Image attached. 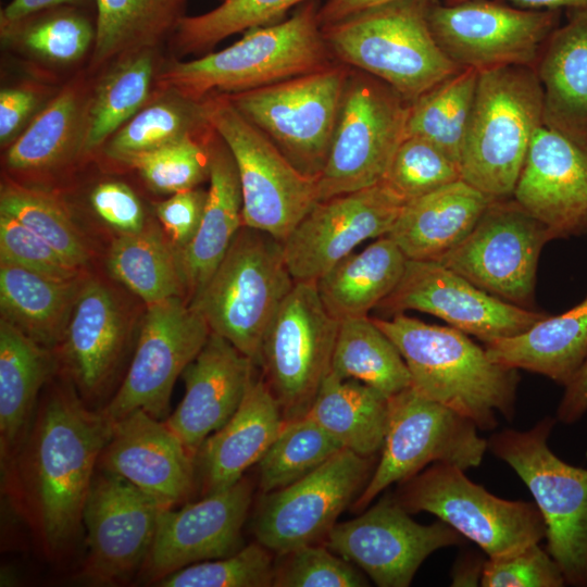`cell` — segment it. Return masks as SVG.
<instances>
[{"label": "cell", "mask_w": 587, "mask_h": 587, "mask_svg": "<svg viewBox=\"0 0 587 587\" xmlns=\"http://www.w3.org/2000/svg\"><path fill=\"white\" fill-rule=\"evenodd\" d=\"M112 430L100 410L71 388L57 387L4 465L16 504L48 554L64 551L78 535L93 472Z\"/></svg>", "instance_id": "6da1fadb"}, {"label": "cell", "mask_w": 587, "mask_h": 587, "mask_svg": "<svg viewBox=\"0 0 587 587\" xmlns=\"http://www.w3.org/2000/svg\"><path fill=\"white\" fill-rule=\"evenodd\" d=\"M373 321L398 348L419 394L466 416L478 429H494L496 413L513 420L517 370L492 361L467 334L403 313Z\"/></svg>", "instance_id": "7a4b0ae2"}, {"label": "cell", "mask_w": 587, "mask_h": 587, "mask_svg": "<svg viewBox=\"0 0 587 587\" xmlns=\"http://www.w3.org/2000/svg\"><path fill=\"white\" fill-rule=\"evenodd\" d=\"M313 2L289 18L251 28L232 46L202 58L167 65L159 85L189 102L264 87L329 65L327 43Z\"/></svg>", "instance_id": "3957f363"}, {"label": "cell", "mask_w": 587, "mask_h": 587, "mask_svg": "<svg viewBox=\"0 0 587 587\" xmlns=\"http://www.w3.org/2000/svg\"><path fill=\"white\" fill-rule=\"evenodd\" d=\"M542 110V86L534 68L479 71L461 151V179L492 200L513 197L532 139L544 125Z\"/></svg>", "instance_id": "277c9868"}, {"label": "cell", "mask_w": 587, "mask_h": 587, "mask_svg": "<svg viewBox=\"0 0 587 587\" xmlns=\"http://www.w3.org/2000/svg\"><path fill=\"white\" fill-rule=\"evenodd\" d=\"M435 1L378 5L323 26V35L344 62L383 80L411 103L461 70L432 33L428 10Z\"/></svg>", "instance_id": "5b68a950"}, {"label": "cell", "mask_w": 587, "mask_h": 587, "mask_svg": "<svg viewBox=\"0 0 587 587\" xmlns=\"http://www.w3.org/2000/svg\"><path fill=\"white\" fill-rule=\"evenodd\" d=\"M283 242L242 226L189 304L214 333L259 365L265 333L295 286Z\"/></svg>", "instance_id": "8992f818"}, {"label": "cell", "mask_w": 587, "mask_h": 587, "mask_svg": "<svg viewBox=\"0 0 587 587\" xmlns=\"http://www.w3.org/2000/svg\"><path fill=\"white\" fill-rule=\"evenodd\" d=\"M199 111L236 164L243 225L283 242L319 201L317 177L297 168L225 95L201 102Z\"/></svg>", "instance_id": "52a82bcc"}, {"label": "cell", "mask_w": 587, "mask_h": 587, "mask_svg": "<svg viewBox=\"0 0 587 587\" xmlns=\"http://www.w3.org/2000/svg\"><path fill=\"white\" fill-rule=\"evenodd\" d=\"M555 421L546 416L528 430L496 433L488 449L507 462L532 492L545 521L547 550L565 582L587 586V469L564 462L549 448Z\"/></svg>", "instance_id": "ba28073f"}, {"label": "cell", "mask_w": 587, "mask_h": 587, "mask_svg": "<svg viewBox=\"0 0 587 587\" xmlns=\"http://www.w3.org/2000/svg\"><path fill=\"white\" fill-rule=\"evenodd\" d=\"M395 499L409 513L424 511L446 522L489 559L510 557L546 537L536 503L498 498L449 463H433L400 483Z\"/></svg>", "instance_id": "9c48e42d"}, {"label": "cell", "mask_w": 587, "mask_h": 587, "mask_svg": "<svg viewBox=\"0 0 587 587\" xmlns=\"http://www.w3.org/2000/svg\"><path fill=\"white\" fill-rule=\"evenodd\" d=\"M410 103L372 75L348 79L325 165L319 201L382 183L407 136Z\"/></svg>", "instance_id": "30bf717a"}, {"label": "cell", "mask_w": 587, "mask_h": 587, "mask_svg": "<svg viewBox=\"0 0 587 587\" xmlns=\"http://www.w3.org/2000/svg\"><path fill=\"white\" fill-rule=\"evenodd\" d=\"M348 82L342 66L225 95L302 173L322 172Z\"/></svg>", "instance_id": "8fae6325"}, {"label": "cell", "mask_w": 587, "mask_h": 587, "mask_svg": "<svg viewBox=\"0 0 587 587\" xmlns=\"http://www.w3.org/2000/svg\"><path fill=\"white\" fill-rule=\"evenodd\" d=\"M477 429L472 420L412 387L390 397L380 458L355 508L366 507L387 487L411 478L430 463H449L463 471L478 466L488 440Z\"/></svg>", "instance_id": "7c38bea8"}, {"label": "cell", "mask_w": 587, "mask_h": 587, "mask_svg": "<svg viewBox=\"0 0 587 587\" xmlns=\"http://www.w3.org/2000/svg\"><path fill=\"white\" fill-rule=\"evenodd\" d=\"M340 322L315 282H296L262 341L259 365L285 421L305 416L330 372Z\"/></svg>", "instance_id": "4fadbf2b"}, {"label": "cell", "mask_w": 587, "mask_h": 587, "mask_svg": "<svg viewBox=\"0 0 587 587\" xmlns=\"http://www.w3.org/2000/svg\"><path fill=\"white\" fill-rule=\"evenodd\" d=\"M561 10H532L497 0L435 1L428 22L439 47L459 67L508 65L535 70L544 45L560 26Z\"/></svg>", "instance_id": "5bb4252c"}, {"label": "cell", "mask_w": 587, "mask_h": 587, "mask_svg": "<svg viewBox=\"0 0 587 587\" xmlns=\"http://www.w3.org/2000/svg\"><path fill=\"white\" fill-rule=\"evenodd\" d=\"M554 238L513 197L496 199L469 235L437 262L488 294L527 308L541 249Z\"/></svg>", "instance_id": "9a60e30c"}, {"label": "cell", "mask_w": 587, "mask_h": 587, "mask_svg": "<svg viewBox=\"0 0 587 587\" xmlns=\"http://www.w3.org/2000/svg\"><path fill=\"white\" fill-rule=\"evenodd\" d=\"M210 334L202 315L183 297L147 304L126 375L100 411L112 423L136 410L159 420L167 417L177 377L198 355Z\"/></svg>", "instance_id": "2e32d148"}, {"label": "cell", "mask_w": 587, "mask_h": 587, "mask_svg": "<svg viewBox=\"0 0 587 587\" xmlns=\"http://www.w3.org/2000/svg\"><path fill=\"white\" fill-rule=\"evenodd\" d=\"M370 458L342 449L297 482L266 494L254 520L258 542L279 555L326 538L370 476Z\"/></svg>", "instance_id": "e0dca14e"}, {"label": "cell", "mask_w": 587, "mask_h": 587, "mask_svg": "<svg viewBox=\"0 0 587 587\" xmlns=\"http://www.w3.org/2000/svg\"><path fill=\"white\" fill-rule=\"evenodd\" d=\"M326 546L360 567L379 587H408L434 551L464 542L446 522L416 523L395 499L385 497L358 517L337 523Z\"/></svg>", "instance_id": "ac0fdd59"}, {"label": "cell", "mask_w": 587, "mask_h": 587, "mask_svg": "<svg viewBox=\"0 0 587 587\" xmlns=\"http://www.w3.org/2000/svg\"><path fill=\"white\" fill-rule=\"evenodd\" d=\"M404 203L383 182L317 201L283 241L295 282H316L362 242L386 236Z\"/></svg>", "instance_id": "d6986e66"}, {"label": "cell", "mask_w": 587, "mask_h": 587, "mask_svg": "<svg viewBox=\"0 0 587 587\" xmlns=\"http://www.w3.org/2000/svg\"><path fill=\"white\" fill-rule=\"evenodd\" d=\"M377 309L392 315L428 313L485 344L519 335L548 315L497 298L437 261L409 259L400 282Z\"/></svg>", "instance_id": "ffe728a7"}, {"label": "cell", "mask_w": 587, "mask_h": 587, "mask_svg": "<svg viewBox=\"0 0 587 587\" xmlns=\"http://www.w3.org/2000/svg\"><path fill=\"white\" fill-rule=\"evenodd\" d=\"M164 509L116 474L102 470L93 476L83 512L88 545L83 576L111 584L142 567Z\"/></svg>", "instance_id": "44dd1931"}, {"label": "cell", "mask_w": 587, "mask_h": 587, "mask_svg": "<svg viewBox=\"0 0 587 587\" xmlns=\"http://www.w3.org/2000/svg\"><path fill=\"white\" fill-rule=\"evenodd\" d=\"M251 500L252 485L242 477L179 510L164 509L141 567L145 576L158 583L190 564L238 551Z\"/></svg>", "instance_id": "7402d4cb"}, {"label": "cell", "mask_w": 587, "mask_h": 587, "mask_svg": "<svg viewBox=\"0 0 587 587\" xmlns=\"http://www.w3.org/2000/svg\"><path fill=\"white\" fill-rule=\"evenodd\" d=\"M513 198L557 238L587 234V149L540 126Z\"/></svg>", "instance_id": "603a6c76"}, {"label": "cell", "mask_w": 587, "mask_h": 587, "mask_svg": "<svg viewBox=\"0 0 587 587\" xmlns=\"http://www.w3.org/2000/svg\"><path fill=\"white\" fill-rule=\"evenodd\" d=\"M195 458L164 421L136 410L113 423L98 466L173 508L193 491Z\"/></svg>", "instance_id": "cb8c5ba5"}, {"label": "cell", "mask_w": 587, "mask_h": 587, "mask_svg": "<svg viewBox=\"0 0 587 587\" xmlns=\"http://www.w3.org/2000/svg\"><path fill=\"white\" fill-rule=\"evenodd\" d=\"M253 366L229 341L211 333L183 372L185 395L164 422L195 457L202 442L239 408Z\"/></svg>", "instance_id": "d4e9b609"}, {"label": "cell", "mask_w": 587, "mask_h": 587, "mask_svg": "<svg viewBox=\"0 0 587 587\" xmlns=\"http://www.w3.org/2000/svg\"><path fill=\"white\" fill-rule=\"evenodd\" d=\"M128 338L123 307L104 284L83 282L61 346V360L87 405L109 388Z\"/></svg>", "instance_id": "484cf974"}, {"label": "cell", "mask_w": 587, "mask_h": 587, "mask_svg": "<svg viewBox=\"0 0 587 587\" xmlns=\"http://www.w3.org/2000/svg\"><path fill=\"white\" fill-rule=\"evenodd\" d=\"M285 420L263 377L251 380L237 411L199 448L198 465L203 496L223 490L260 462Z\"/></svg>", "instance_id": "4316f807"}, {"label": "cell", "mask_w": 587, "mask_h": 587, "mask_svg": "<svg viewBox=\"0 0 587 587\" xmlns=\"http://www.w3.org/2000/svg\"><path fill=\"white\" fill-rule=\"evenodd\" d=\"M535 66L542 86V123L587 149V10L566 11Z\"/></svg>", "instance_id": "83f0119b"}, {"label": "cell", "mask_w": 587, "mask_h": 587, "mask_svg": "<svg viewBox=\"0 0 587 587\" xmlns=\"http://www.w3.org/2000/svg\"><path fill=\"white\" fill-rule=\"evenodd\" d=\"M491 200L455 180L405 202L387 236L409 260L439 261L469 235Z\"/></svg>", "instance_id": "f1b7e54d"}, {"label": "cell", "mask_w": 587, "mask_h": 587, "mask_svg": "<svg viewBox=\"0 0 587 587\" xmlns=\"http://www.w3.org/2000/svg\"><path fill=\"white\" fill-rule=\"evenodd\" d=\"M209 150L210 186L203 215L192 240L176 249L188 302L208 283L243 226L241 188L234 159L225 143Z\"/></svg>", "instance_id": "f546056e"}, {"label": "cell", "mask_w": 587, "mask_h": 587, "mask_svg": "<svg viewBox=\"0 0 587 587\" xmlns=\"http://www.w3.org/2000/svg\"><path fill=\"white\" fill-rule=\"evenodd\" d=\"M53 370L50 349L0 321V452L7 465L24 442L38 394Z\"/></svg>", "instance_id": "4dcf8cb0"}, {"label": "cell", "mask_w": 587, "mask_h": 587, "mask_svg": "<svg viewBox=\"0 0 587 587\" xmlns=\"http://www.w3.org/2000/svg\"><path fill=\"white\" fill-rule=\"evenodd\" d=\"M502 365L549 377L566 386L587 357V296L562 314H549L525 332L485 344Z\"/></svg>", "instance_id": "1f68e13d"}, {"label": "cell", "mask_w": 587, "mask_h": 587, "mask_svg": "<svg viewBox=\"0 0 587 587\" xmlns=\"http://www.w3.org/2000/svg\"><path fill=\"white\" fill-rule=\"evenodd\" d=\"M407 260L387 235L350 253L315 282L327 312L339 322L367 316L396 288Z\"/></svg>", "instance_id": "d6a6232c"}, {"label": "cell", "mask_w": 587, "mask_h": 587, "mask_svg": "<svg viewBox=\"0 0 587 587\" xmlns=\"http://www.w3.org/2000/svg\"><path fill=\"white\" fill-rule=\"evenodd\" d=\"M82 285L0 262L1 319L52 349L63 340Z\"/></svg>", "instance_id": "836d02e7"}, {"label": "cell", "mask_w": 587, "mask_h": 587, "mask_svg": "<svg viewBox=\"0 0 587 587\" xmlns=\"http://www.w3.org/2000/svg\"><path fill=\"white\" fill-rule=\"evenodd\" d=\"M307 415L344 449L372 458L384 444L389 398L359 380L329 372Z\"/></svg>", "instance_id": "e575fe53"}, {"label": "cell", "mask_w": 587, "mask_h": 587, "mask_svg": "<svg viewBox=\"0 0 587 587\" xmlns=\"http://www.w3.org/2000/svg\"><path fill=\"white\" fill-rule=\"evenodd\" d=\"M330 373L359 380L388 398L411 387L401 353L369 316L340 321Z\"/></svg>", "instance_id": "d590c367"}, {"label": "cell", "mask_w": 587, "mask_h": 587, "mask_svg": "<svg viewBox=\"0 0 587 587\" xmlns=\"http://www.w3.org/2000/svg\"><path fill=\"white\" fill-rule=\"evenodd\" d=\"M107 267L146 304L185 294L176 249L153 223H146L137 233L120 235L110 247Z\"/></svg>", "instance_id": "8d00e7d4"}, {"label": "cell", "mask_w": 587, "mask_h": 587, "mask_svg": "<svg viewBox=\"0 0 587 587\" xmlns=\"http://www.w3.org/2000/svg\"><path fill=\"white\" fill-rule=\"evenodd\" d=\"M478 71L464 67L410 103L407 136L424 138L460 166Z\"/></svg>", "instance_id": "74e56055"}, {"label": "cell", "mask_w": 587, "mask_h": 587, "mask_svg": "<svg viewBox=\"0 0 587 587\" xmlns=\"http://www.w3.org/2000/svg\"><path fill=\"white\" fill-rule=\"evenodd\" d=\"M182 0H96L93 61L153 45L175 26Z\"/></svg>", "instance_id": "f35d334b"}, {"label": "cell", "mask_w": 587, "mask_h": 587, "mask_svg": "<svg viewBox=\"0 0 587 587\" xmlns=\"http://www.w3.org/2000/svg\"><path fill=\"white\" fill-rule=\"evenodd\" d=\"M153 77L148 53L118 64L99 85L85 123L82 148L90 151L111 138L146 102Z\"/></svg>", "instance_id": "ab89813d"}, {"label": "cell", "mask_w": 587, "mask_h": 587, "mask_svg": "<svg viewBox=\"0 0 587 587\" xmlns=\"http://www.w3.org/2000/svg\"><path fill=\"white\" fill-rule=\"evenodd\" d=\"M344 448L309 415L285 421L259 462V486L266 495L325 463Z\"/></svg>", "instance_id": "60d3db41"}, {"label": "cell", "mask_w": 587, "mask_h": 587, "mask_svg": "<svg viewBox=\"0 0 587 587\" xmlns=\"http://www.w3.org/2000/svg\"><path fill=\"white\" fill-rule=\"evenodd\" d=\"M79 115L76 92L62 91L14 141L7 153V164L14 170L30 171L59 163L82 130Z\"/></svg>", "instance_id": "b9f144b4"}, {"label": "cell", "mask_w": 587, "mask_h": 587, "mask_svg": "<svg viewBox=\"0 0 587 587\" xmlns=\"http://www.w3.org/2000/svg\"><path fill=\"white\" fill-rule=\"evenodd\" d=\"M308 0H224L217 8L177 21L176 39L185 52L213 47L224 38L277 23L292 7Z\"/></svg>", "instance_id": "7bdbcfd3"}, {"label": "cell", "mask_w": 587, "mask_h": 587, "mask_svg": "<svg viewBox=\"0 0 587 587\" xmlns=\"http://www.w3.org/2000/svg\"><path fill=\"white\" fill-rule=\"evenodd\" d=\"M0 212L34 232L77 267L89 260L87 246L65 209L50 196L17 184L1 187Z\"/></svg>", "instance_id": "ee69618b"}, {"label": "cell", "mask_w": 587, "mask_h": 587, "mask_svg": "<svg viewBox=\"0 0 587 587\" xmlns=\"http://www.w3.org/2000/svg\"><path fill=\"white\" fill-rule=\"evenodd\" d=\"M189 103L193 102L168 99L140 110L111 137L107 154L122 162L191 135L200 111L198 105L192 112Z\"/></svg>", "instance_id": "f6af8a7d"}, {"label": "cell", "mask_w": 587, "mask_h": 587, "mask_svg": "<svg viewBox=\"0 0 587 587\" xmlns=\"http://www.w3.org/2000/svg\"><path fill=\"white\" fill-rule=\"evenodd\" d=\"M459 179V164L441 149L424 138L405 136L383 183L408 202Z\"/></svg>", "instance_id": "bcb514c9"}, {"label": "cell", "mask_w": 587, "mask_h": 587, "mask_svg": "<svg viewBox=\"0 0 587 587\" xmlns=\"http://www.w3.org/2000/svg\"><path fill=\"white\" fill-rule=\"evenodd\" d=\"M268 549L259 542L235 553L183 567L158 582L162 587H265L275 567Z\"/></svg>", "instance_id": "7dc6e473"}, {"label": "cell", "mask_w": 587, "mask_h": 587, "mask_svg": "<svg viewBox=\"0 0 587 587\" xmlns=\"http://www.w3.org/2000/svg\"><path fill=\"white\" fill-rule=\"evenodd\" d=\"M122 162L137 170L153 190L163 193L192 189L210 174V150L191 135Z\"/></svg>", "instance_id": "c3c4849f"}, {"label": "cell", "mask_w": 587, "mask_h": 587, "mask_svg": "<svg viewBox=\"0 0 587 587\" xmlns=\"http://www.w3.org/2000/svg\"><path fill=\"white\" fill-rule=\"evenodd\" d=\"M274 572L276 587H364L369 580L352 563L327 547L302 546L284 554Z\"/></svg>", "instance_id": "681fc988"}, {"label": "cell", "mask_w": 587, "mask_h": 587, "mask_svg": "<svg viewBox=\"0 0 587 587\" xmlns=\"http://www.w3.org/2000/svg\"><path fill=\"white\" fill-rule=\"evenodd\" d=\"M0 262L60 280L80 278V268L13 216L0 212Z\"/></svg>", "instance_id": "f907efd6"}, {"label": "cell", "mask_w": 587, "mask_h": 587, "mask_svg": "<svg viewBox=\"0 0 587 587\" xmlns=\"http://www.w3.org/2000/svg\"><path fill=\"white\" fill-rule=\"evenodd\" d=\"M564 575L538 544L501 559L485 560L480 585L484 587H560Z\"/></svg>", "instance_id": "816d5d0a"}, {"label": "cell", "mask_w": 587, "mask_h": 587, "mask_svg": "<svg viewBox=\"0 0 587 587\" xmlns=\"http://www.w3.org/2000/svg\"><path fill=\"white\" fill-rule=\"evenodd\" d=\"M93 38L96 30L89 22L73 13L46 17L27 26L23 33V41L29 50L59 62L80 58Z\"/></svg>", "instance_id": "f5cc1de1"}, {"label": "cell", "mask_w": 587, "mask_h": 587, "mask_svg": "<svg viewBox=\"0 0 587 587\" xmlns=\"http://www.w3.org/2000/svg\"><path fill=\"white\" fill-rule=\"evenodd\" d=\"M90 203L98 216L120 235L137 233L146 225L139 199L123 183L99 184L90 193Z\"/></svg>", "instance_id": "db71d44e"}, {"label": "cell", "mask_w": 587, "mask_h": 587, "mask_svg": "<svg viewBox=\"0 0 587 587\" xmlns=\"http://www.w3.org/2000/svg\"><path fill=\"white\" fill-rule=\"evenodd\" d=\"M207 191L187 189L172 193L158 203L157 216L176 249L187 246L195 237L205 205Z\"/></svg>", "instance_id": "11a10c76"}, {"label": "cell", "mask_w": 587, "mask_h": 587, "mask_svg": "<svg viewBox=\"0 0 587 587\" xmlns=\"http://www.w3.org/2000/svg\"><path fill=\"white\" fill-rule=\"evenodd\" d=\"M36 105L33 91L22 88L0 92V140L5 142L20 129Z\"/></svg>", "instance_id": "9f6ffc18"}, {"label": "cell", "mask_w": 587, "mask_h": 587, "mask_svg": "<svg viewBox=\"0 0 587 587\" xmlns=\"http://www.w3.org/2000/svg\"><path fill=\"white\" fill-rule=\"evenodd\" d=\"M587 412V357L579 370L565 386L558 408L557 419L571 424Z\"/></svg>", "instance_id": "6f0895ef"}, {"label": "cell", "mask_w": 587, "mask_h": 587, "mask_svg": "<svg viewBox=\"0 0 587 587\" xmlns=\"http://www.w3.org/2000/svg\"><path fill=\"white\" fill-rule=\"evenodd\" d=\"M401 0H327L319 10L321 26H326L365 10Z\"/></svg>", "instance_id": "680465c9"}, {"label": "cell", "mask_w": 587, "mask_h": 587, "mask_svg": "<svg viewBox=\"0 0 587 587\" xmlns=\"http://www.w3.org/2000/svg\"><path fill=\"white\" fill-rule=\"evenodd\" d=\"M80 0H12L1 12L2 28H13L32 14L62 4H75Z\"/></svg>", "instance_id": "91938a15"}, {"label": "cell", "mask_w": 587, "mask_h": 587, "mask_svg": "<svg viewBox=\"0 0 587 587\" xmlns=\"http://www.w3.org/2000/svg\"><path fill=\"white\" fill-rule=\"evenodd\" d=\"M484 563L479 558L471 555L459 559L452 571V585L476 586L480 583Z\"/></svg>", "instance_id": "94428289"}, {"label": "cell", "mask_w": 587, "mask_h": 587, "mask_svg": "<svg viewBox=\"0 0 587 587\" xmlns=\"http://www.w3.org/2000/svg\"><path fill=\"white\" fill-rule=\"evenodd\" d=\"M464 0H444L445 3H455ZM517 8L532 10H587V0H507Z\"/></svg>", "instance_id": "6125c7cd"}, {"label": "cell", "mask_w": 587, "mask_h": 587, "mask_svg": "<svg viewBox=\"0 0 587 587\" xmlns=\"http://www.w3.org/2000/svg\"><path fill=\"white\" fill-rule=\"evenodd\" d=\"M183 1V0H182Z\"/></svg>", "instance_id": "be15d7a7"}]
</instances>
